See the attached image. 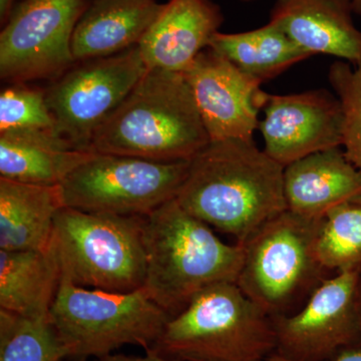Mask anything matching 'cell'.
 Instances as JSON below:
<instances>
[{
	"instance_id": "6da1fadb",
	"label": "cell",
	"mask_w": 361,
	"mask_h": 361,
	"mask_svg": "<svg viewBox=\"0 0 361 361\" xmlns=\"http://www.w3.org/2000/svg\"><path fill=\"white\" fill-rule=\"evenodd\" d=\"M284 168L254 140L211 141L190 161L176 200L242 245L286 210Z\"/></svg>"
},
{
	"instance_id": "7a4b0ae2",
	"label": "cell",
	"mask_w": 361,
	"mask_h": 361,
	"mask_svg": "<svg viewBox=\"0 0 361 361\" xmlns=\"http://www.w3.org/2000/svg\"><path fill=\"white\" fill-rule=\"evenodd\" d=\"M149 296L172 317L212 285L235 282L244 249L228 244L175 199L142 218Z\"/></svg>"
},
{
	"instance_id": "3957f363",
	"label": "cell",
	"mask_w": 361,
	"mask_h": 361,
	"mask_svg": "<svg viewBox=\"0 0 361 361\" xmlns=\"http://www.w3.org/2000/svg\"><path fill=\"white\" fill-rule=\"evenodd\" d=\"M210 142L185 75L153 68L94 133L90 149L171 163L191 161Z\"/></svg>"
},
{
	"instance_id": "277c9868",
	"label": "cell",
	"mask_w": 361,
	"mask_h": 361,
	"mask_svg": "<svg viewBox=\"0 0 361 361\" xmlns=\"http://www.w3.org/2000/svg\"><path fill=\"white\" fill-rule=\"evenodd\" d=\"M275 348L272 318L235 282H224L172 316L146 353L180 361H263Z\"/></svg>"
},
{
	"instance_id": "5b68a950",
	"label": "cell",
	"mask_w": 361,
	"mask_h": 361,
	"mask_svg": "<svg viewBox=\"0 0 361 361\" xmlns=\"http://www.w3.org/2000/svg\"><path fill=\"white\" fill-rule=\"evenodd\" d=\"M322 218L305 217L286 209L242 244L243 264L236 284L271 318L300 310L332 276L316 252Z\"/></svg>"
},
{
	"instance_id": "8992f818",
	"label": "cell",
	"mask_w": 361,
	"mask_h": 361,
	"mask_svg": "<svg viewBox=\"0 0 361 361\" xmlns=\"http://www.w3.org/2000/svg\"><path fill=\"white\" fill-rule=\"evenodd\" d=\"M144 216L90 213L63 207L49 249L61 277L80 287L130 292L144 287Z\"/></svg>"
},
{
	"instance_id": "52a82bcc",
	"label": "cell",
	"mask_w": 361,
	"mask_h": 361,
	"mask_svg": "<svg viewBox=\"0 0 361 361\" xmlns=\"http://www.w3.org/2000/svg\"><path fill=\"white\" fill-rule=\"evenodd\" d=\"M70 358H101L126 344L148 351L171 316L144 287L130 292L89 289L61 277L49 312Z\"/></svg>"
},
{
	"instance_id": "ba28073f",
	"label": "cell",
	"mask_w": 361,
	"mask_h": 361,
	"mask_svg": "<svg viewBox=\"0 0 361 361\" xmlns=\"http://www.w3.org/2000/svg\"><path fill=\"white\" fill-rule=\"evenodd\" d=\"M189 165L94 153L59 185L61 202L85 212L147 216L177 197Z\"/></svg>"
},
{
	"instance_id": "9c48e42d",
	"label": "cell",
	"mask_w": 361,
	"mask_h": 361,
	"mask_svg": "<svg viewBox=\"0 0 361 361\" xmlns=\"http://www.w3.org/2000/svg\"><path fill=\"white\" fill-rule=\"evenodd\" d=\"M47 90L56 132L90 151L97 129L129 96L148 68L137 45L110 56L75 63Z\"/></svg>"
},
{
	"instance_id": "30bf717a",
	"label": "cell",
	"mask_w": 361,
	"mask_h": 361,
	"mask_svg": "<svg viewBox=\"0 0 361 361\" xmlns=\"http://www.w3.org/2000/svg\"><path fill=\"white\" fill-rule=\"evenodd\" d=\"M87 0H23L0 33V78L8 84L59 78L73 63L71 39Z\"/></svg>"
},
{
	"instance_id": "8fae6325",
	"label": "cell",
	"mask_w": 361,
	"mask_h": 361,
	"mask_svg": "<svg viewBox=\"0 0 361 361\" xmlns=\"http://www.w3.org/2000/svg\"><path fill=\"white\" fill-rule=\"evenodd\" d=\"M361 272L332 275L294 314L272 318L275 357L284 361H327L361 345L358 286Z\"/></svg>"
},
{
	"instance_id": "7c38bea8",
	"label": "cell",
	"mask_w": 361,
	"mask_h": 361,
	"mask_svg": "<svg viewBox=\"0 0 361 361\" xmlns=\"http://www.w3.org/2000/svg\"><path fill=\"white\" fill-rule=\"evenodd\" d=\"M183 75L210 141L254 140L268 97L259 80L210 47Z\"/></svg>"
},
{
	"instance_id": "4fadbf2b",
	"label": "cell",
	"mask_w": 361,
	"mask_h": 361,
	"mask_svg": "<svg viewBox=\"0 0 361 361\" xmlns=\"http://www.w3.org/2000/svg\"><path fill=\"white\" fill-rule=\"evenodd\" d=\"M263 111L258 129L265 153L283 167L342 145L341 104L329 90L268 94Z\"/></svg>"
},
{
	"instance_id": "5bb4252c",
	"label": "cell",
	"mask_w": 361,
	"mask_h": 361,
	"mask_svg": "<svg viewBox=\"0 0 361 361\" xmlns=\"http://www.w3.org/2000/svg\"><path fill=\"white\" fill-rule=\"evenodd\" d=\"M211 0H170L137 44L148 70L185 73L223 25Z\"/></svg>"
},
{
	"instance_id": "9a60e30c",
	"label": "cell",
	"mask_w": 361,
	"mask_h": 361,
	"mask_svg": "<svg viewBox=\"0 0 361 361\" xmlns=\"http://www.w3.org/2000/svg\"><path fill=\"white\" fill-rule=\"evenodd\" d=\"M343 0H277L270 20L311 56L361 63V30Z\"/></svg>"
},
{
	"instance_id": "2e32d148",
	"label": "cell",
	"mask_w": 361,
	"mask_h": 361,
	"mask_svg": "<svg viewBox=\"0 0 361 361\" xmlns=\"http://www.w3.org/2000/svg\"><path fill=\"white\" fill-rule=\"evenodd\" d=\"M283 190L287 210L316 219L361 197V172L341 147L325 149L286 166Z\"/></svg>"
},
{
	"instance_id": "e0dca14e",
	"label": "cell",
	"mask_w": 361,
	"mask_h": 361,
	"mask_svg": "<svg viewBox=\"0 0 361 361\" xmlns=\"http://www.w3.org/2000/svg\"><path fill=\"white\" fill-rule=\"evenodd\" d=\"M161 7L156 0H94L73 30L75 63L113 56L139 44Z\"/></svg>"
},
{
	"instance_id": "ac0fdd59",
	"label": "cell",
	"mask_w": 361,
	"mask_h": 361,
	"mask_svg": "<svg viewBox=\"0 0 361 361\" xmlns=\"http://www.w3.org/2000/svg\"><path fill=\"white\" fill-rule=\"evenodd\" d=\"M94 152L78 149L54 130L0 133V178L59 186Z\"/></svg>"
},
{
	"instance_id": "d6986e66",
	"label": "cell",
	"mask_w": 361,
	"mask_h": 361,
	"mask_svg": "<svg viewBox=\"0 0 361 361\" xmlns=\"http://www.w3.org/2000/svg\"><path fill=\"white\" fill-rule=\"evenodd\" d=\"M59 186H40L0 178V250H45L56 214Z\"/></svg>"
},
{
	"instance_id": "ffe728a7",
	"label": "cell",
	"mask_w": 361,
	"mask_h": 361,
	"mask_svg": "<svg viewBox=\"0 0 361 361\" xmlns=\"http://www.w3.org/2000/svg\"><path fill=\"white\" fill-rule=\"evenodd\" d=\"M61 282V268L49 249L0 250V310L49 316Z\"/></svg>"
},
{
	"instance_id": "44dd1931",
	"label": "cell",
	"mask_w": 361,
	"mask_h": 361,
	"mask_svg": "<svg viewBox=\"0 0 361 361\" xmlns=\"http://www.w3.org/2000/svg\"><path fill=\"white\" fill-rule=\"evenodd\" d=\"M209 47L261 84L312 56L272 21L249 32L216 33Z\"/></svg>"
},
{
	"instance_id": "7402d4cb",
	"label": "cell",
	"mask_w": 361,
	"mask_h": 361,
	"mask_svg": "<svg viewBox=\"0 0 361 361\" xmlns=\"http://www.w3.org/2000/svg\"><path fill=\"white\" fill-rule=\"evenodd\" d=\"M70 358L49 316L30 317L0 310V361Z\"/></svg>"
},
{
	"instance_id": "603a6c76",
	"label": "cell",
	"mask_w": 361,
	"mask_h": 361,
	"mask_svg": "<svg viewBox=\"0 0 361 361\" xmlns=\"http://www.w3.org/2000/svg\"><path fill=\"white\" fill-rule=\"evenodd\" d=\"M316 252L331 275L361 272V197L344 202L323 216Z\"/></svg>"
},
{
	"instance_id": "cb8c5ba5",
	"label": "cell",
	"mask_w": 361,
	"mask_h": 361,
	"mask_svg": "<svg viewBox=\"0 0 361 361\" xmlns=\"http://www.w3.org/2000/svg\"><path fill=\"white\" fill-rule=\"evenodd\" d=\"M329 80L343 114L341 146L346 158L361 172V63L336 61L330 66Z\"/></svg>"
},
{
	"instance_id": "d4e9b609",
	"label": "cell",
	"mask_w": 361,
	"mask_h": 361,
	"mask_svg": "<svg viewBox=\"0 0 361 361\" xmlns=\"http://www.w3.org/2000/svg\"><path fill=\"white\" fill-rule=\"evenodd\" d=\"M56 130L47 92L26 84H11L0 94V133L11 130Z\"/></svg>"
},
{
	"instance_id": "484cf974",
	"label": "cell",
	"mask_w": 361,
	"mask_h": 361,
	"mask_svg": "<svg viewBox=\"0 0 361 361\" xmlns=\"http://www.w3.org/2000/svg\"><path fill=\"white\" fill-rule=\"evenodd\" d=\"M97 361H180L169 360L161 356L154 355V353H146L145 356H129L123 355H109L103 357L97 358Z\"/></svg>"
},
{
	"instance_id": "4316f807",
	"label": "cell",
	"mask_w": 361,
	"mask_h": 361,
	"mask_svg": "<svg viewBox=\"0 0 361 361\" xmlns=\"http://www.w3.org/2000/svg\"><path fill=\"white\" fill-rule=\"evenodd\" d=\"M273 357H275V356H273ZM275 358L280 361H284L277 357ZM327 361H361V345L344 350L343 353L337 355L336 357Z\"/></svg>"
},
{
	"instance_id": "83f0119b",
	"label": "cell",
	"mask_w": 361,
	"mask_h": 361,
	"mask_svg": "<svg viewBox=\"0 0 361 361\" xmlns=\"http://www.w3.org/2000/svg\"><path fill=\"white\" fill-rule=\"evenodd\" d=\"M14 0H0V20L4 25L13 9Z\"/></svg>"
},
{
	"instance_id": "f1b7e54d",
	"label": "cell",
	"mask_w": 361,
	"mask_h": 361,
	"mask_svg": "<svg viewBox=\"0 0 361 361\" xmlns=\"http://www.w3.org/2000/svg\"><path fill=\"white\" fill-rule=\"evenodd\" d=\"M343 1L348 4L351 13L361 16V0H343Z\"/></svg>"
},
{
	"instance_id": "f546056e",
	"label": "cell",
	"mask_w": 361,
	"mask_h": 361,
	"mask_svg": "<svg viewBox=\"0 0 361 361\" xmlns=\"http://www.w3.org/2000/svg\"><path fill=\"white\" fill-rule=\"evenodd\" d=\"M358 306H360V317H361V277L360 281V286H358Z\"/></svg>"
},
{
	"instance_id": "4dcf8cb0",
	"label": "cell",
	"mask_w": 361,
	"mask_h": 361,
	"mask_svg": "<svg viewBox=\"0 0 361 361\" xmlns=\"http://www.w3.org/2000/svg\"><path fill=\"white\" fill-rule=\"evenodd\" d=\"M71 361H87V358H70Z\"/></svg>"
},
{
	"instance_id": "1f68e13d",
	"label": "cell",
	"mask_w": 361,
	"mask_h": 361,
	"mask_svg": "<svg viewBox=\"0 0 361 361\" xmlns=\"http://www.w3.org/2000/svg\"><path fill=\"white\" fill-rule=\"evenodd\" d=\"M263 361H280V360H276V358L273 357V356H270V357H268L267 360H265Z\"/></svg>"
},
{
	"instance_id": "d6a6232c",
	"label": "cell",
	"mask_w": 361,
	"mask_h": 361,
	"mask_svg": "<svg viewBox=\"0 0 361 361\" xmlns=\"http://www.w3.org/2000/svg\"><path fill=\"white\" fill-rule=\"evenodd\" d=\"M242 1H251V0H242Z\"/></svg>"
}]
</instances>
